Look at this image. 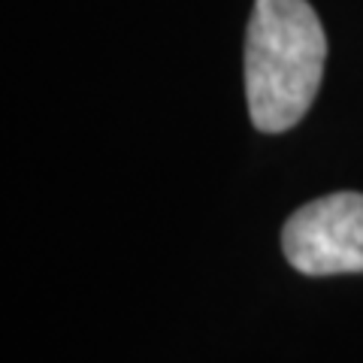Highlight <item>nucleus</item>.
<instances>
[{
    "label": "nucleus",
    "instance_id": "1",
    "mask_svg": "<svg viewBox=\"0 0 363 363\" xmlns=\"http://www.w3.org/2000/svg\"><path fill=\"white\" fill-rule=\"evenodd\" d=\"M324 61L327 37L309 0H255L245 37V97L255 128H294L318 94Z\"/></svg>",
    "mask_w": 363,
    "mask_h": 363
},
{
    "label": "nucleus",
    "instance_id": "2",
    "mask_svg": "<svg viewBox=\"0 0 363 363\" xmlns=\"http://www.w3.org/2000/svg\"><path fill=\"white\" fill-rule=\"evenodd\" d=\"M281 248L303 276L363 272V194L318 197L288 218Z\"/></svg>",
    "mask_w": 363,
    "mask_h": 363
}]
</instances>
